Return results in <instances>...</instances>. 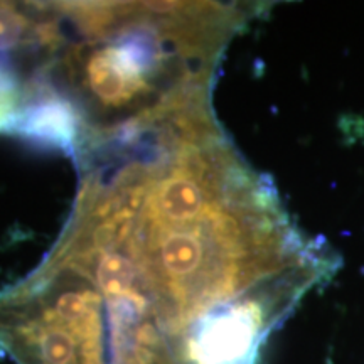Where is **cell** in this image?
Masks as SVG:
<instances>
[{"label": "cell", "mask_w": 364, "mask_h": 364, "mask_svg": "<svg viewBox=\"0 0 364 364\" xmlns=\"http://www.w3.org/2000/svg\"><path fill=\"white\" fill-rule=\"evenodd\" d=\"M78 161L71 220L31 273L71 364H260L329 263L209 103L127 124Z\"/></svg>", "instance_id": "6da1fadb"}, {"label": "cell", "mask_w": 364, "mask_h": 364, "mask_svg": "<svg viewBox=\"0 0 364 364\" xmlns=\"http://www.w3.org/2000/svg\"><path fill=\"white\" fill-rule=\"evenodd\" d=\"M172 49L152 2H0V132L80 156L156 105Z\"/></svg>", "instance_id": "7a4b0ae2"}]
</instances>
